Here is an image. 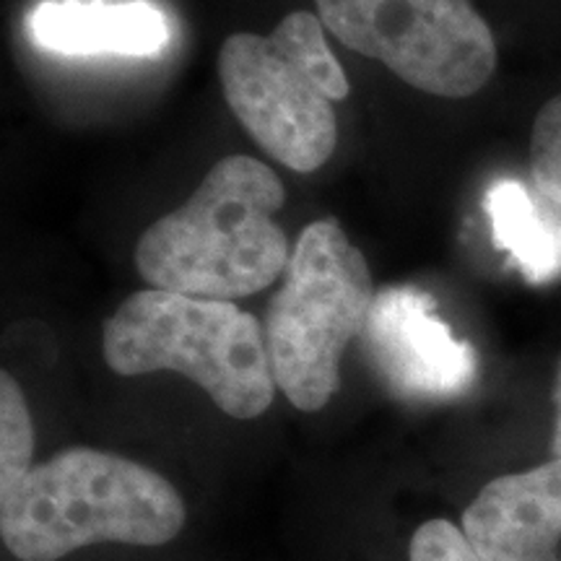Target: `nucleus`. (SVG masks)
<instances>
[{
  "label": "nucleus",
  "mask_w": 561,
  "mask_h": 561,
  "mask_svg": "<svg viewBox=\"0 0 561 561\" xmlns=\"http://www.w3.org/2000/svg\"><path fill=\"white\" fill-rule=\"evenodd\" d=\"M280 206L284 185L263 161H216L191 198L140 234V278L151 289L219 301L268 289L291 261L286 234L273 221Z\"/></svg>",
  "instance_id": "f257e3e1"
},
{
  "label": "nucleus",
  "mask_w": 561,
  "mask_h": 561,
  "mask_svg": "<svg viewBox=\"0 0 561 561\" xmlns=\"http://www.w3.org/2000/svg\"><path fill=\"white\" fill-rule=\"evenodd\" d=\"M164 476L91 447H70L0 489V536L21 561H58L96 543L164 546L185 528Z\"/></svg>",
  "instance_id": "f03ea898"
},
{
  "label": "nucleus",
  "mask_w": 561,
  "mask_h": 561,
  "mask_svg": "<svg viewBox=\"0 0 561 561\" xmlns=\"http://www.w3.org/2000/svg\"><path fill=\"white\" fill-rule=\"evenodd\" d=\"M104 359L123 377L178 371L231 419H257L276 396L263 325L234 301L136 291L104 322Z\"/></svg>",
  "instance_id": "7ed1b4c3"
},
{
  "label": "nucleus",
  "mask_w": 561,
  "mask_h": 561,
  "mask_svg": "<svg viewBox=\"0 0 561 561\" xmlns=\"http://www.w3.org/2000/svg\"><path fill=\"white\" fill-rule=\"evenodd\" d=\"M325 32L320 16L294 11L265 37L231 34L219 53L229 110L271 159L301 174L333 157V102L348 96V79Z\"/></svg>",
  "instance_id": "20e7f679"
},
{
  "label": "nucleus",
  "mask_w": 561,
  "mask_h": 561,
  "mask_svg": "<svg viewBox=\"0 0 561 561\" xmlns=\"http://www.w3.org/2000/svg\"><path fill=\"white\" fill-rule=\"evenodd\" d=\"M375 297L369 265L339 224L322 219L301 231L263 322L273 380L294 409H325Z\"/></svg>",
  "instance_id": "39448f33"
},
{
  "label": "nucleus",
  "mask_w": 561,
  "mask_h": 561,
  "mask_svg": "<svg viewBox=\"0 0 561 561\" xmlns=\"http://www.w3.org/2000/svg\"><path fill=\"white\" fill-rule=\"evenodd\" d=\"M333 37L409 87L471 96L496 68V42L471 0H314Z\"/></svg>",
  "instance_id": "423d86ee"
},
{
  "label": "nucleus",
  "mask_w": 561,
  "mask_h": 561,
  "mask_svg": "<svg viewBox=\"0 0 561 561\" xmlns=\"http://www.w3.org/2000/svg\"><path fill=\"white\" fill-rule=\"evenodd\" d=\"M362 343L390 392L409 401H447L476 380V351L439 320L437 301L416 286L377 291Z\"/></svg>",
  "instance_id": "0eeeda50"
},
{
  "label": "nucleus",
  "mask_w": 561,
  "mask_h": 561,
  "mask_svg": "<svg viewBox=\"0 0 561 561\" xmlns=\"http://www.w3.org/2000/svg\"><path fill=\"white\" fill-rule=\"evenodd\" d=\"M481 561H553L561 541V460L489 481L462 515Z\"/></svg>",
  "instance_id": "6e6552de"
},
{
  "label": "nucleus",
  "mask_w": 561,
  "mask_h": 561,
  "mask_svg": "<svg viewBox=\"0 0 561 561\" xmlns=\"http://www.w3.org/2000/svg\"><path fill=\"white\" fill-rule=\"evenodd\" d=\"M30 39L58 55H123L151 58L170 42V26L161 11L136 3L104 0H45L30 13Z\"/></svg>",
  "instance_id": "1a4fd4ad"
},
{
  "label": "nucleus",
  "mask_w": 561,
  "mask_h": 561,
  "mask_svg": "<svg viewBox=\"0 0 561 561\" xmlns=\"http://www.w3.org/2000/svg\"><path fill=\"white\" fill-rule=\"evenodd\" d=\"M494 248L507 252L530 284L561 276V206L520 180H500L483 198Z\"/></svg>",
  "instance_id": "9d476101"
},
{
  "label": "nucleus",
  "mask_w": 561,
  "mask_h": 561,
  "mask_svg": "<svg viewBox=\"0 0 561 561\" xmlns=\"http://www.w3.org/2000/svg\"><path fill=\"white\" fill-rule=\"evenodd\" d=\"M34 430L24 392L9 371L0 375V489L16 483L32 468Z\"/></svg>",
  "instance_id": "9b49d317"
},
{
  "label": "nucleus",
  "mask_w": 561,
  "mask_h": 561,
  "mask_svg": "<svg viewBox=\"0 0 561 561\" xmlns=\"http://www.w3.org/2000/svg\"><path fill=\"white\" fill-rule=\"evenodd\" d=\"M533 187L561 206V94L541 107L530 136Z\"/></svg>",
  "instance_id": "f8f14e48"
},
{
  "label": "nucleus",
  "mask_w": 561,
  "mask_h": 561,
  "mask_svg": "<svg viewBox=\"0 0 561 561\" xmlns=\"http://www.w3.org/2000/svg\"><path fill=\"white\" fill-rule=\"evenodd\" d=\"M409 561H481L466 533L450 520H430L413 533Z\"/></svg>",
  "instance_id": "ddd939ff"
},
{
  "label": "nucleus",
  "mask_w": 561,
  "mask_h": 561,
  "mask_svg": "<svg viewBox=\"0 0 561 561\" xmlns=\"http://www.w3.org/2000/svg\"><path fill=\"white\" fill-rule=\"evenodd\" d=\"M553 437H551V453L553 458L561 460V359L557 367V380H553Z\"/></svg>",
  "instance_id": "4468645a"
},
{
  "label": "nucleus",
  "mask_w": 561,
  "mask_h": 561,
  "mask_svg": "<svg viewBox=\"0 0 561 561\" xmlns=\"http://www.w3.org/2000/svg\"><path fill=\"white\" fill-rule=\"evenodd\" d=\"M553 561H561V559H553Z\"/></svg>",
  "instance_id": "2eb2a0df"
}]
</instances>
